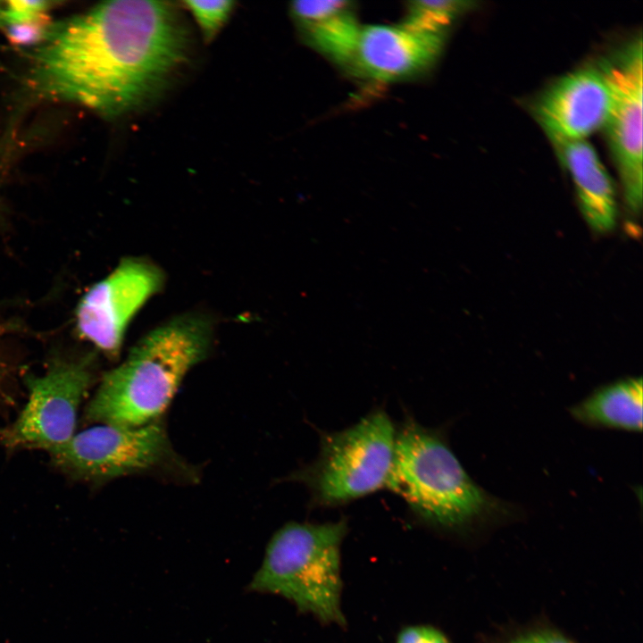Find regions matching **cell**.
Returning <instances> with one entry per match:
<instances>
[{
  "instance_id": "1",
  "label": "cell",
  "mask_w": 643,
  "mask_h": 643,
  "mask_svg": "<svg viewBox=\"0 0 643 643\" xmlns=\"http://www.w3.org/2000/svg\"><path fill=\"white\" fill-rule=\"evenodd\" d=\"M188 36L169 2L118 0L54 24L30 81L46 97L106 117L148 103L185 62Z\"/></svg>"
},
{
  "instance_id": "2",
  "label": "cell",
  "mask_w": 643,
  "mask_h": 643,
  "mask_svg": "<svg viewBox=\"0 0 643 643\" xmlns=\"http://www.w3.org/2000/svg\"><path fill=\"white\" fill-rule=\"evenodd\" d=\"M213 335L211 319L200 313L180 314L152 330L103 375L84 420L131 428L156 422L188 372L207 356Z\"/></svg>"
},
{
  "instance_id": "3",
  "label": "cell",
  "mask_w": 643,
  "mask_h": 643,
  "mask_svg": "<svg viewBox=\"0 0 643 643\" xmlns=\"http://www.w3.org/2000/svg\"><path fill=\"white\" fill-rule=\"evenodd\" d=\"M386 487L422 521L444 529L463 527L499 506L470 478L443 438L413 419L397 430Z\"/></svg>"
},
{
  "instance_id": "4",
  "label": "cell",
  "mask_w": 643,
  "mask_h": 643,
  "mask_svg": "<svg viewBox=\"0 0 643 643\" xmlns=\"http://www.w3.org/2000/svg\"><path fill=\"white\" fill-rule=\"evenodd\" d=\"M347 521L290 522L270 539L249 589L280 596L324 624L345 626L340 548Z\"/></svg>"
},
{
  "instance_id": "5",
  "label": "cell",
  "mask_w": 643,
  "mask_h": 643,
  "mask_svg": "<svg viewBox=\"0 0 643 643\" xmlns=\"http://www.w3.org/2000/svg\"><path fill=\"white\" fill-rule=\"evenodd\" d=\"M397 429L382 409L354 425L321 436L310 464L288 476L305 485L315 506L342 505L386 487L395 454Z\"/></svg>"
},
{
  "instance_id": "6",
  "label": "cell",
  "mask_w": 643,
  "mask_h": 643,
  "mask_svg": "<svg viewBox=\"0 0 643 643\" xmlns=\"http://www.w3.org/2000/svg\"><path fill=\"white\" fill-rule=\"evenodd\" d=\"M96 355L56 354L40 375L28 376V400L15 421L0 428L9 451H51L74 435L82 401L96 382Z\"/></svg>"
},
{
  "instance_id": "7",
  "label": "cell",
  "mask_w": 643,
  "mask_h": 643,
  "mask_svg": "<svg viewBox=\"0 0 643 643\" xmlns=\"http://www.w3.org/2000/svg\"><path fill=\"white\" fill-rule=\"evenodd\" d=\"M48 454L52 464L64 475L93 485L180 464L158 421L135 428L94 426L75 433Z\"/></svg>"
},
{
  "instance_id": "8",
  "label": "cell",
  "mask_w": 643,
  "mask_h": 643,
  "mask_svg": "<svg viewBox=\"0 0 643 643\" xmlns=\"http://www.w3.org/2000/svg\"><path fill=\"white\" fill-rule=\"evenodd\" d=\"M642 45L639 35L598 64L612 94L604 129L625 203L634 214L641 210L643 192Z\"/></svg>"
},
{
  "instance_id": "9",
  "label": "cell",
  "mask_w": 643,
  "mask_h": 643,
  "mask_svg": "<svg viewBox=\"0 0 643 643\" xmlns=\"http://www.w3.org/2000/svg\"><path fill=\"white\" fill-rule=\"evenodd\" d=\"M164 284L163 271L139 257L121 260L105 278L91 286L75 309V328L80 338L110 359L121 352L129 323L137 312Z\"/></svg>"
},
{
  "instance_id": "10",
  "label": "cell",
  "mask_w": 643,
  "mask_h": 643,
  "mask_svg": "<svg viewBox=\"0 0 643 643\" xmlns=\"http://www.w3.org/2000/svg\"><path fill=\"white\" fill-rule=\"evenodd\" d=\"M609 83L598 66L557 79L539 96L534 114L554 145L584 140L604 129L611 109Z\"/></svg>"
},
{
  "instance_id": "11",
  "label": "cell",
  "mask_w": 643,
  "mask_h": 643,
  "mask_svg": "<svg viewBox=\"0 0 643 643\" xmlns=\"http://www.w3.org/2000/svg\"><path fill=\"white\" fill-rule=\"evenodd\" d=\"M446 37L404 23L361 27L350 71L381 82L415 78L436 63Z\"/></svg>"
},
{
  "instance_id": "12",
  "label": "cell",
  "mask_w": 643,
  "mask_h": 643,
  "mask_svg": "<svg viewBox=\"0 0 643 643\" xmlns=\"http://www.w3.org/2000/svg\"><path fill=\"white\" fill-rule=\"evenodd\" d=\"M352 2L296 1L289 7L305 42L331 62L350 71L360 33Z\"/></svg>"
},
{
  "instance_id": "13",
  "label": "cell",
  "mask_w": 643,
  "mask_h": 643,
  "mask_svg": "<svg viewBox=\"0 0 643 643\" xmlns=\"http://www.w3.org/2000/svg\"><path fill=\"white\" fill-rule=\"evenodd\" d=\"M572 180L580 212L597 233L614 229L617 219L613 180L594 146L586 139L555 145Z\"/></svg>"
},
{
  "instance_id": "14",
  "label": "cell",
  "mask_w": 643,
  "mask_h": 643,
  "mask_svg": "<svg viewBox=\"0 0 643 643\" xmlns=\"http://www.w3.org/2000/svg\"><path fill=\"white\" fill-rule=\"evenodd\" d=\"M642 379L628 378L605 386L571 410L578 421L609 428L641 431Z\"/></svg>"
},
{
  "instance_id": "15",
  "label": "cell",
  "mask_w": 643,
  "mask_h": 643,
  "mask_svg": "<svg viewBox=\"0 0 643 643\" xmlns=\"http://www.w3.org/2000/svg\"><path fill=\"white\" fill-rule=\"evenodd\" d=\"M474 4L463 0L412 1L402 23L418 31L447 36L451 24Z\"/></svg>"
},
{
  "instance_id": "16",
  "label": "cell",
  "mask_w": 643,
  "mask_h": 643,
  "mask_svg": "<svg viewBox=\"0 0 643 643\" xmlns=\"http://www.w3.org/2000/svg\"><path fill=\"white\" fill-rule=\"evenodd\" d=\"M206 41L212 40L223 27L235 3L233 1H185Z\"/></svg>"
},
{
  "instance_id": "17",
  "label": "cell",
  "mask_w": 643,
  "mask_h": 643,
  "mask_svg": "<svg viewBox=\"0 0 643 643\" xmlns=\"http://www.w3.org/2000/svg\"><path fill=\"white\" fill-rule=\"evenodd\" d=\"M47 14L26 22L7 26L3 30L8 40L14 45L39 44L40 46L47 39L54 26Z\"/></svg>"
},
{
  "instance_id": "18",
  "label": "cell",
  "mask_w": 643,
  "mask_h": 643,
  "mask_svg": "<svg viewBox=\"0 0 643 643\" xmlns=\"http://www.w3.org/2000/svg\"><path fill=\"white\" fill-rule=\"evenodd\" d=\"M49 1H0V29L47 14Z\"/></svg>"
},
{
  "instance_id": "19",
  "label": "cell",
  "mask_w": 643,
  "mask_h": 643,
  "mask_svg": "<svg viewBox=\"0 0 643 643\" xmlns=\"http://www.w3.org/2000/svg\"><path fill=\"white\" fill-rule=\"evenodd\" d=\"M396 643H450L438 628L429 624H413L400 630Z\"/></svg>"
},
{
  "instance_id": "20",
  "label": "cell",
  "mask_w": 643,
  "mask_h": 643,
  "mask_svg": "<svg viewBox=\"0 0 643 643\" xmlns=\"http://www.w3.org/2000/svg\"><path fill=\"white\" fill-rule=\"evenodd\" d=\"M510 643H573L558 632L552 630H539L519 637Z\"/></svg>"
},
{
  "instance_id": "21",
  "label": "cell",
  "mask_w": 643,
  "mask_h": 643,
  "mask_svg": "<svg viewBox=\"0 0 643 643\" xmlns=\"http://www.w3.org/2000/svg\"><path fill=\"white\" fill-rule=\"evenodd\" d=\"M1 219H2V215H1V209H0V224H1V222H2V221H1Z\"/></svg>"
}]
</instances>
